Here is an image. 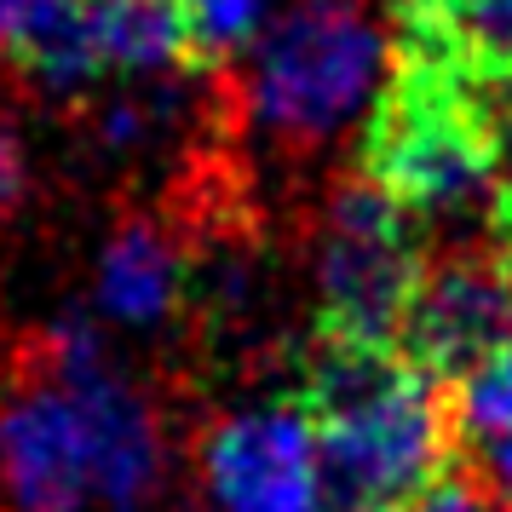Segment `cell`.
Instances as JSON below:
<instances>
[{
  "label": "cell",
  "mask_w": 512,
  "mask_h": 512,
  "mask_svg": "<svg viewBox=\"0 0 512 512\" xmlns=\"http://www.w3.org/2000/svg\"><path fill=\"white\" fill-rule=\"evenodd\" d=\"M300 403L317 420L340 512H386L455 466V397H443V380L403 346L317 334Z\"/></svg>",
  "instance_id": "cell-1"
},
{
  "label": "cell",
  "mask_w": 512,
  "mask_h": 512,
  "mask_svg": "<svg viewBox=\"0 0 512 512\" xmlns=\"http://www.w3.org/2000/svg\"><path fill=\"white\" fill-rule=\"evenodd\" d=\"M363 179H374L420 225L466 219L501 190V156L478 110V70L403 18L363 133Z\"/></svg>",
  "instance_id": "cell-2"
},
{
  "label": "cell",
  "mask_w": 512,
  "mask_h": 512,
  "mask_svg": "<svg viewBox=\"0 0 512 512\" xmlns=\"http://www.w3.org/2000/svg\"><path fill=\"white\" fill-rule=\"evenodd\" d=\"M392 70L386 29L363 0H300L259 29L242 70V116L265 139L311 150L340 139Z\"/></svg>",
  "instance_id": "cell-3"
},
{
  "label": "cell",
  "mask_w": 512,
  "mask_h": 512,
  "mask_svg": "<svg viewBox=\"0 0 512 512\" xmlns=\"http://www.w3.org/2000/svg\"><path fill=\"white\" fill-rule=\"evenodd\" d=\"M415 225V213H403L363 173L328 196L317 219V334L397 346L426 277Z\"/></svg>",
  "instance_id": "cell-4"
},
{
  "label": "cell",
  "mask_w": 512,
  "mask_h": 512,
  "mask_svg": "<svg viewBox=\"0 0 512 512\" xmlns=\"http://www.w3.org/2000/svg\"><path fill=\"white\" fill-rule=\"evenodd\" d=\"M208 512H340L323 472L317 420L300 397L213 420L202 438Z\"/></svg>",
  "instance_id": "cell-5"
},
{
  "label": "cell",
  "mask_w": 512,
  "mask_h": 512,
  "mask_svg": "<svg viewBox=\"0 0 512 512\" xmlns=\"http://www.w3.org/2000/svg\"><path fill=\"white\" fill-rule=\"evenodd\" d=\"M397 346L438 380H461L512 346V271L501 248H455L426 259Z\"/></svg>",
  "instance_id": "cell-6"
},
{
  "label": "cell",
  "mask_w": 512,
  "mask_h": 512,
  "mask_svg": "<svg viewBox=\"0 0 512 512\" xmlns=\"http://www.w3.org/2000/svg\"><path fill=\"white\" fill-rule=\"evenodd\" d=\"M185 294V254L156 219H127L98 259V311L127 328H156Z\"/></svg>",
  "instance_id": "cell-7"
},
{
  "label": "cell",
  "mask_w": 512,
  "mask_h": 512,
  "mask_svg": "<svg viewBox=\"0 0 512 512\" xmlns=\"http://www.w3.org/2000/svg\"><path fill=\"white\" fill-rule=\"evenodd\" d=\"M403 24H420L478 75H512V0H403Z\"/></svg>",
  "instance_id": "cell-8"
},
{
  "label": "cell",
  "mask_w": 512,
  "mask_h": 512,
  "mask_svg": "<svg viewBox=\"0 0 512 512\" xmlns=\"http://www.w3.org/2000/svg\"><path fill=\"white\" fill-rule=\"evenodd\" d=\"M190 29V52L202 64H225L248 52L265 29V0H179Z\"/></svg>",
  "instance_id": "cell-9"
},
{
  "label": "cell",
  "mask_w": 512,
  "mask_h": 512,
  "mask_svg": "<svg viewBox=\"0 0 512 512\" xmlns=\"http://www.w3.org/2000/svg\"><path fill=\"white\" fill-rule=\"evenodd\" d=\"M489 495H495L489 484H478V478H466V472L449 466V472L432 478L420 495H409V501H397V507H386V512H489Z\"/></svg>",
  "instance_id": "cell-10"
},
{
  "label": "cell",
  "mask_w": 512,
  "mask_h": 512,
  "mask_svg": "<svg viewBox=\"0 0 512 512\" xmlns=\"http://www.w3.org/2000/svg\"><path fill=\"white\" fill-rule=\"evenodd\" d=\"M478 110L501 156V185H512V75H478Z\"/></svg>",
  "instance_id": "cell-11"
},
{
  "label": "cell",
  "mask_w": 512,
  "mask_h": 512,
  "mask_svg": "<svg viewBox=\"0 0 512 512\" xmlns=\"http://www.w3.org/2000/svg\"><path fill=\"white\" fill-rule=\"evenodd\" d=\"M29 190V156H24V139H18V127L0 116V213L18 208Z\"/></svg>",
  "instance_id": "cell-12"
},
{
  "label": "cell",
  "mask_w": 512,
  "mask_h": 512,
  "mask_svg": "<svg viewBox=\"0 0 512 512\" xmlns=\"http://www.w3.org/2000/svg\"><path fill=\"white\" fill-rule=\"evenodd\" d=\"M484 449H489V489L512 507V432L495 438V443H484Z\"/></svg>",
  "instance_id": "cell-13"
}]
</instances>
